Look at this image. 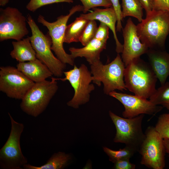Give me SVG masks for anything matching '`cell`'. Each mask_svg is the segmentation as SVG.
Wrapping results in <instances>:
<instances>
[{
    "label": "cell",
    "mask_w": 169,
    "mask_h": 169,
    "mask_svg": "<svg viewBox=\"0 0 169 169\" xmlns=\"http://www.w3.org/2000/svg\"><path fill=\"white\" fill-rule=\"evenodd\" d=\"M136 28L141 41L148 49L164 50L169 34V12L153 10L146 13Z\"/></svg>",
    "instance_id": "cell-1"
},
{
    "label": "cell",
    "mask_w": 169,
    "mask_h": 169,
    "mask_svg": "<svg viewBox=\"0 0 169 169\" xmlns=\"http://www.w3.org/2000/svg\"><path fill=\"white\" fill-rule=\"evenodd\" d=\"M157 79L149 63L140 57L125 67L124 80L126 88L140 97L147 99L154 94Z\"/></svg>",
    "instance_id": "cell-2"
},
{
    "label": "cell",
    "mask_w": 169,
    "mask_h": 169,
    "mask_svg": "<svg viewBox=\"0 0 169 169\" xmlns=\"http://www.w3.org/2000/svg\"><path fill=\"white\" fill-rule=\"evenodd\" d=\"M125 66L119 54L110 63L104 64L100 61L90 65L92 82L100 86L102 83L106 95L116 90H126L124 77Z\"/></svg>",
    "instance_id": "cell-3"
},
{
    "label": "cell",
    "mask_w": 169,
    "mask_h": 169,
    "mask_svg": "<svg viewBox=\"0 0 169 169\" xmlns=\"http://www.w3.org/2000/svg\"><path fill=\"white\" fill-rule=\"evenodd\" d=\"M27 20L32 33L31 35L29 37L35 51L37 58L48 67L53 75L61 77L64 74L66 64L56 57L52 53L50 37L49 34L43 33L29 14L27 15Z\"/></svg>",
    "instance_id": "cell-4"
},
{
    "label": "cell",
    "mask_w": 169,
    "mask_h": 169,
    "mask_svg": "<svg viewBox=\"0 0 169 169\" xmlns=\"http://www.w3.org/2000/svg\"><path fill=\"white\" fill-rule=\"evenodd\" d=\"M51 79V81L45 80L35 83L29 90L20 104L23 112L36 117L45 110L58 88L56 78Z\"/></svg>",
    "instance_id": "cell-5"
},
{
    "label": "cell",
    "mask_w": 169,
    "mask_h": 169,
    "mask_svg": "<svg viewBox=\"0 0 169 169\" xmlns=\"http://www.w3.org/2000/svg\"><path fill=\"white\" fill-rule=\"evenodd\" d=\"M109 115L116 129L114 141L124 143L138 152L146 136L142 127L144 114L131 118H122L111 111Z\"/></svg>",
    "instance_id": "cell-6"
},
{
    "label": "cell",
    "mask_w": 169,
    "mask_h": 169,
    "mask_svg": "<svg viewBox=\"0 0 169 169\" xmlns=\"http://www.w3.org/2000/svg\"><path fill=\"white\" fill-rule=\"evenodd\" d=\"M83 6L78 5L73 6L65 15L58 17L56 20L50 22L46 20L44 16L40 15L38 18V22L46 27L48 30V34L50 37L52 45L51 50L57 58L62 62L71 65H74V59L70 54L67 53L63 47V43L67 23L70 17L77 12L83 11Z\"/></svg>",
    "instance_id": "cell-7"
},
{
    "label": "cell",
    "mask_w": 169,
    "mask_h": 169,
    "mask_svg": "<svg viewBox=\"0 0 169 169\" xmlns=\"http://www.w3.org/2000/svg\"><path fill=\"white\" fill-rule=\"evenodd\" d=\"M64 74L65 78H55L56 79L63 81H68L74 90V96L67 103V105L77 109L88 102L90 94L94 90L95 87L91 83L93 81L92 75L87 67L83 64L79 67L74 65L72 69L64 71Z\"/></svg>",
    "instance_id": "cell-8"
},
{
    "label": "cell",
    "mask_w": 169,
    "mask_h": 169,
    "mask_svg": "<svg viewBox=\"0 0 169 169\" xmlns=\"http://www.w3.org/2000/svg\"><path fill=\"white\" fill-rule=\"evenodd\" d=\"M11 130L6 142L0 150V164L4 169H21L27 160L23 155L20 146V138L24 126L15 121L9 113Z\"/></svg>",
    "instance_id": "cell-9"
},
{
    "label": "cell",
    "mask_w": 169,
    "mask_h": 169,
    "mask_svg": "<svg viewBox=\"0 0 169 169\" xmlns=\"http://www.w3.org/2000/svg\"><path fill=\"white\" fill-rule=\"evenodd\" d=\"M145 133L138 151L141 156V164L151 169H164L166 152L163 139L153 126H148Z\"/></svg>",
    "instance_id": "cell-10"
},
{
    "label": "cell",
    "mask_w": 169,
    "mask_h": 169,
    "mask_svg": "<svg viewBox=\"0 0 169 169\" xmlns=\"http://www.w3.org/2000/svg\"><path fill=\"white\" fill-rule=\"evenodd\" d=\"M0 69V90L9 98L22 100L35 83L14 67Z\"/></svg>",
    "instance_id": "cell-11"
},
{
    "label": "cell",
    "mask_w": 169,
    "mask_h": 169,
    "mask_svg": "<svg viewBox=\"0 0 169 169\" xmlns=\"http://www.w3.org/2000/svg\"><path fill=\"white\" fill-rule=\"evenodd\" d=\"M27 19L17 8H0V41H19L28 34Z\"/></svg>",
    "instance_id": "cell-12"
},
{
    "label": "cell",
    "mask_w": 169,
    "mask_h": 169,
    "mask_svg": "<svg viewBox=\"0 0 169 169\" xmlns=\"http://www.w3.org/2000/svg\"><path fill=\"white\" fill-rule=\"evenodd\" d=\"M109 95L118 100L123 105L125 110L122 115L125 118H132L141 114L154 116L163 108L162 106L155 105L147 99L135 95L114 91Z\"/></svg>",
    "instance_id": "cell-13"
},
{
    "label": "cell",
    "mask_w": 169,
    "mask_h": 169,
    "mask_svg": "<svg viewBox=\"0 0 169 169\" xmlns=\"http://www.w3.org/2000/svg\"><path fill=\"white\" fill-rule=\"evenodd\" d=\"M122 31L124 44L121 59L126 67L134 59L146 54L149 49L141 41L137 34L136 25L131 18L127 20Z\"/></svg>",
    "instance_id": "cell-14"
},
{
    "label": "cell",
    "mask_w": 169,
    "mask_h": 169,
    "mask_svg": "<svg viewBox=\"0 0 169 169\" xmlns=\"http://www.w3.org/2000/svg\"><path fill=\"white\" fill-rule=\"evenodd\" d=\"M93 10L92 12L88 13L81 14L79 17L89 20H98L106 24L113 33L116 45V52L117 54L121 53L123 45L118 40L116 35L115 24L117 17L114 8L112 6L104 9L95 8Z\"/></svg>",
    "instance_id": "cell-15"
},
{
    "label": "cell",
    "mask_w": 169,
    "mask_h": 169,
    "mask_svg": "<svg viewBox=\"0 0 169 169\" xmlns=\"http://www.w3.org/2000/svg\"><path fill=\"white\" fill-rule=\"evenodd\" d=\"M146 54L148 63L161 85L163 84L169 76V53L165 49H149Z\"/></svg>",
    "instance_id": "cell-16"
},
{
    "label": "cell",
    "mask_w": 169,
    "mask_h": 169,
    "mask_svg": "<svg viewBox=\"0 0 169 169\" xmlns=\"http://www.w3.org/2000/svg\"><path fill=\"white\" fill-rule=\"evenodd\" d=\"M106 44L107 42L94 38L83 47H71L69 50L74 59L77 57H84L91 65L100 61V53L106 49Z\"/></svg>",
    "instance_id": "cell-17"
},
{
    "label": "cell",
    "mask_w": 169,
    "mask_h": 169,
    "mask_svg": "<svg viewBox=\"0 0 169 169\" xmlns=\"http://www.w3.org/2000/svg\"><path fill=\"white\" fill-rule=\"evenodd\" d=\"M17 69L34 83L52 77L53 74L48 67L38 59L28 62H19Z\"/></svg>",
    "instance_id": "cell-18"
},
{
    "label": "cell",
    "mask_w": 169,
    "mask_h": 169,
    "mask_svg": "<svg viewBox=\"0 0 169 169\" xmlns=\"http://www.w3.org/2000/svg\"><path fill=\"white\" fill-rule=\"evenodd\" d=\"M12 44L13 49L11 51L10 55L19 62L30 61L37 59L35 51L29 37L19 41H13Z\"/></svg>",
    "instance_id": "cell-19"
},
{
    "label": "cell",
    "mask_w": 169,
    "mask_h": 169,
    "mask_svg": "<svg viewBox=\"0 0 169 169\" xmlns=\"http://www.w3.org/2000/svg\"><path fill=\"white\" fill-rule=\"evenodd\" d=\"M71 159L69 154L59 152L53 155L43 165L37 166L26 164L23 168L25 169H62L69 164Z\"/></svg>",
    "instance_id": "cell-20"
},
{
    "label": "cell",
    "mask_w": 169,
    "mask_h": 169,
    "mask_svg": "<svg viewBox=\"0 0 169 169\" xmlns=\"http://www.w3.org/2000/svg\"><path fill=\"white\" fill-rule=\"evenodd\" d=\"M89 20L79 17L67 26L64 43L70 44L79 42V38Z\"/></svg>",
    "instance_id": "cell-21"
},
{
    "label": "cell",
    "mask_w": 169,
    "mask_h": 169,
    "mask_svg": "<svg viewBox=\"0 0 169 169\" xmlns=\"http://www.w3.org/2000/svg\"><path fill=\"white\" fill-rule=\"evenodd\" d=\"M123 18L127 16L136 18L141 22L143 19V9L140 0H121Z\"/></svg>",
    "instance_id": "cell-22"
},
{
    "label": "cell",
    "mask_w": 169,
    "mask_h": 169,
    "mask_svg": "<svg viewBox=\"0 0 169 169\" xmlns=\"http://www.w3.org/2000/svg\"><path fill=\"white\" fill-rule=\"evenodd\" d=\"M149 101L156 105H161L169 110V82H166L149 98Z\"/></svg>",
    "instance_id": "cell-23"
},
{
    "label": "cell",
    "mask_w": 169,
    "mask_h": 169,
    "mask_svg": "<svg viewBox=\"0 0 169 169\" xmlns=\"http://www.w3.org/2000/svg\"><path fill=\"white\" fill-rule=\"evenodd\" d=\"M103 149L109 157V160L114 163L120 160L130 159L136 152L133 149L126 146L123 148L117 151L106 147H103Z\"/></svg>",
    "instance_id": "cell-24"
},
{
    "label": "cell",
    "mask_w": 169,
    "mask_h": 169,
    "mask_svg": "<svg viewBox=\"0 0 169 169\" xmlns=\"http://www.w3.org/2000/svg\"><path fill=\"white\" fill-rule=\"evenodd\" d=\"M97 28L95 20H89L79 39L83 46L86 45L94 38Z\"/></svg>",
    "instance_id": "cell-25"
},
{
    "label": "cell",
    "mask_w": 169,
    "mask_h": 169,
    "mask_svg": "<svg viewBox=\"0 0 169 169\" xmlns=\"http://www.w3.org/2000/svg\"><path fill=\"white\" fill-rule=\"evenodd\" d=\"M154 127L163 139H169V113L160 115Z\"/></svg>",
    "instance_id": "cell-26"
},
{
    "label": "cell",
    "mask_w": 169,
    "mask_h": 169,
    "mask_svg": "<svg viewBox=\"0 0 169 169\" xmlns=\"http://www.w3.org/2000/svg\"><path fill=\"white\" fill-rule=\"evenodd\" d=\"M73 2V0H30L26 8L28 10L33 12L46 5L60 3H72Z\"/></svg>",
    "instance_id": "cell-27"
},
{
    "label": "cell",
    "mask_w": 169,
    "mask_h": 169,
    "mask_svg": "<svg viewBox=\"0 0 169 169\" xmlns=\"http://www.w3.org/2000/svg\"><path fill=\"white\" fill-rule=\"evenodd\" d=\"M82 4L84 10L83 12L85 13L90 9L98 7L106 8L112 6L110 0H79Z\"/></svg>",
    "instance_id": "cell-28"
},
{
    "label": "cell",
    "mask_w": 169,
    "mask_h": 169,
    "mask_svg": "<svg viewBox=\"0 0 169 169\" xmlns=\"http://www.w3.org/2000/svg\"><path fill=\"white\" fill-rule=\"evenodd\" d=\"M110 1L112 4V6L115 11L117 17L116 31L120 32L123 29L121 21L123 20V18L122 15V10L119 0H110Z\"/></svg>",
    "instance_id": "cell-29"
},
{
    "label": "cell",
    "mask_w": 169,
    "mask_h": 169,
    "mask_svg": "<svg viewBox=\"0 0 169 169\" xmlns=\"http://www.w3.org/2000/svg\"><path fill=\"white\" fill-rule=\"evenodd\" d=\"M109 27L105 24L100 22L95 37L98 40L107 42L109 38Z\"/></svg>",
    "instance_id": "cell-30"
},
{
    "label": "cell",
    "mask_w": 169,
    "mask_h": 169,
    "mask_svg": "<svg viewBox=\"0 0 169 169\" xmlns=\"http://www.w3.org/2000/svg\"><path fill=\"white\" fill-rule=\"evenodd\" d=\"M152 10L169 12V0H152Z\"/></svg>",
    "instance_id": "cell-31"
},
{
    "label": "cell",
    "mask_w": 169,
    "mask_h": 169,
    "mask_svg": "<svg viewBox=\"0 0 169 169\" xmlns=\"http://www.w3.org/2000/svg\"><path fill=\"white\" fill-rule=\"evenodd\" d=\"M130 159L119 160L114 163V168L115 169H135L136 165L130 161Z\"/></svg>",
    "instance_id": "cell-32"
},
{
    "label": "cell",
    "mask_w": 169,
    "mask_h": 169,
    "mask_svg": "<svg viewBox=\"0 0 169 169\" xmlns=\"http://www.w3.org/2000/svg\"><path fill=\"white\" fill-rule=\"evenodd\" d=\"M146 13L152 10V0H140Z\"/></svg>",
    "instance_id": "cell-33"
},
{
    "label": "cell",
    "mask_w": 169,
    "mask_h": 169,
    "mask_svg": "<svg viewBox=\"0 0 169 169\" xmlns=\"http://www.w3.org/2000/svg\"><path fill=\"white\" fill-rule=\"evenodd\" d=\"M163 141L166 152L168 154L169 157V139H164Z\"/></svg>",
    "instance_id": "cell-34"
},
{
    "label": "cell",
    "mask_w": 169,
    "mask_h": 169,
    "mask_svg": "<svg viewBox=\"0 0 169 169\" xmlns=\"http://www.w3.org/2000/svg\"><path fill=\"white\" fill-rule=\"evenodd\" d=\"M9 1V0H0V6H5L7 4Z\"/></svg>",
    "instance_id": "cell-35"
}]
</instances>
